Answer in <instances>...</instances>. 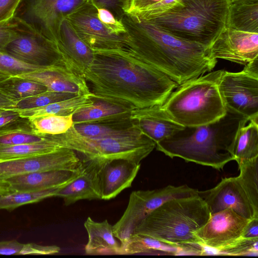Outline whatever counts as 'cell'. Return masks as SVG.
Segmentation results:
<instances>
[{"instance_id":"83f0119b","label":"cell","mask_w":258,"mask_h":258,"mask_svg":"<svg viewBox=\"0 0 258 258\" xmlns=\"http://www.w3.org/2000/svg\"><path fill=\"white\" fill-rule=\"evenodd\" d=\"M238 130L232 148L237 163L258 157V121L250 120Z\"/></svg>"},{"instance_id":"f6af8a7d","label":"cell","mask_w":258,"mask_h":258,"mask_svg":"<svg viewBox=\"0 0 258 258\" xmlns=\"http://www.w3.org/2000/svg\"><path fill=\"white\" fill-rule=\"evenodd\" d=\"M20 117L16 110L0 109V130L10 126Z\"/></svg>"},{"instance_id":"7bdbcfd3","label":"cell","mask_w":258,"mask_h":258,"mask_svg":"<svg viewBox=\"0 0 258 258\" xmlns=\"http://www.w3.org/2000/svg\"><path fill=\"white\" fill-rule=\"evenodd\" d=\"M97 17L102 23L112 33L126 36L125 28L121 21L118 20L108 10L104 8H97Z\"/></svg>"},{"instance_id":"5b68a950","label":"cell","mask_w":258,"mask_h":258,"mask_svg":"<svg viewBox=\"0 0 258 258\" xmlns=\"http://www.w3.org/2000/svg\"><path fill=\"white\" fill-rule=\"evenodd\" d=\"M229 6L230 0H183L181 5L144 20L177 38L209 48L227 28Z\"/></svg>"},{"instance_id":"52a82bcc","label":"cell","mask_w":258,"mask_h":258,"mask_svg":"<svg viewBox=\"0 0 258 258\" xmlns=\"http://www.w3.org/2000/svg\"><path fill=\"white\" fill-rule=\"evenodd\" d=\"M47 136L60 147L73 150L84 160L125 159L140 163L156 147V143L142 132L120 137L93 138L79 134L73 125L64 133Z\"/></svg>"},{"instance_id":"7dc6e473","label":"cell","mask_w":258,"mask_h":258,"mask_svg":"<svg viewBox=\"0 0 258 258\" xmlns=\"http://www.w3.org/2000/svg\"><path fill=\"white\" fill-rule=\"evenodd\" d=\"M242 238L248 239H258V218L249 220L243 231Z\"/></svg>"},{"instance_id":"bcb514c9","label":"cell","mask_w":258,"mask_h":258,"mask_svg":"<svg viewBox=\"0 0 258 258\" xmlns=\"http://www.w3.org/2000/svg\"><path fill=\"white\" fill-rule=\"evenodd\" d=\"M163 0H130L126 13L145 11Z\"/></svg>"},{"instance_id":"4fadbf2b","label":"cell","mask_w":258,"mask_h":258,"mask_svg":"<svg viewBox=\"0 0 258 258\" xmlns=\"http://www.w3.org/2000/svg\"><path fill=\"white\" fill-rule=\"evenodd\" d=\"M66 19L79 37L92 50H102L126 47L127 36L109 31L97 17V8L88 1L69 15Z\"/></svg>"},{"instance_id":"f1b7e54d","label":"cell","mask_w":258,"mask_h":258,"mask_svg":"<svg viewBox=\"0 0 258 258\" xmlns=\"http://www.w3.org/2000/svg\"><path fill=\"white\" fill-rule=\"evenodd\" d=\"M27 118L0 131V146H13L41 142L47 139L46 134L34 132Z\"/></svg>"},{"instance_id":"6da1fadb","label":"cell","mask_w":258,"mask_h":258,"mask_svg":"<svg viewBox=\"0 0 258 258\" xmlns=\"http://www.w3.org/2000/svg\"><path fill=\"white\" fill-rule=\"evenodd\" d=\"M93 51L83 74L93 101L132 109L162 105L178 85L126 47Z\"/></svg>"},{"instance_id":"ffe728a7","label":"cell","mask_w":258,"mask_h":258,"mask_svg":"<svg viewBox=\"0 0 258 258\" xmlns=\"http://www.w3.org/2000/svg\"><path fill=\"white\" fill-rule=\"evenodd\" d=\"M81 174L59 188L55 197L63 199L67 206L82 200H101L99 173L100 161L84 160Z\"/></svg>"},{"instance_id":"44dd1931","label":"cell","mask_w":258,"mask_h":258,"mask_svg":"<svg viewBox=\"0 0 258 258\" xmlns=\"http://www.w3.org/2000/svg\"><path fill=\"white\" fill-rule=\"evenodd\" d=\"M131 118L142 132L156 144L184 127L169 116L162 105L133 109Z\"/></svg>"},{"instance_id":"e0dca14e","label":"cell","mask_w":258,"mask_h":258,"mask_svg":"<svg viewBox=\"0 0 258 258\" xmlns=\"http://www.w3.org/2000/svg\"><path fill=\"white\" fill-rule=\"evenodd\" d=\"M81 169L53 170L20 174L0 179V196L33 192L63 187L77 178Z\"/></svg>"},{"instance_id":"60d3db41","label":"cell","mask_w":258,"mask_h":258,"mask_svg":"<svg viewBox=\"0 0 258 258\" xmlns=\"http://www.w3.org/2000/svg\"><path fill=\"white\" fill-rule=\"evenodd\" d=\"M97 8H104L109 11L119 21L126 13L130 0H89Z\"/></svg>"},{"instance_id":"2e32d148","label":"cell","mask_w":258,"mask_h":258,"mask_svg":"<svg viewBox=\"0 0 258 258\" xmlns=\"http://www.w3.org/2000/svg\"><path fill=\"white\" fill-rule=\"evenodd\" d=\"M211 56L241 64L258 58V33L226 28L209 47Z\"/></svg>"},{"instance_id":"9a60e30c","label":"cell","mask_w":258,"mask_h":258,"mask_svg":"<svg viewBox=\"0 0 258 258\" xmlns=\"http://www.w3.org/2000/svg\"><path fill=\"white\" fill-rule=\"evenodd\" d=\"M198 194L205 202L211 214L230 208L245 218H258V211L251 204L237 176L224 178L215 187L198 190Z\"/></svg>"},{"instance_id":"4dcf8cb0","label":"cell","mask_w":258,"mask_h":258,"mask_svg":"<svg viewBox=\"0 0 258 258\" xmlns=\"http://www.w3.org/2000/svg\"><path fill=\"white\" fill-rule=\"evenodd\" d=\"M47 90L43 85L27 79L14 76L0 82V92L17 101Z\"/></svg>"},{"instance_id":"277c9868","label":"cell","mask_w":258,"mask_h":258,"mask_svg":"<svg viewBox=\"0 0 258 258\" xmlns=\"http://www.w3.org/2000/svg\"><path fill=\"white\" fill-rule=\"evenodd\" d=\"M210 215L207 205L198 195L171 199L149 214L133 235L147 236L176 246L200 245L194 232L206 223Z\"/></svg>"},{"instance_id":"d4e9b609","label":"cell","mask_w":258,"mask_h":258,"mask_svg":"<svg viewBox=\"0 0 258 258\" xmlns=\"http://www.w3.org/2000/svg\"><path fill=\"white\" fill-rule=\"evenodd\" d=\"M202 250L201 247L197 245L176 246L147 236L135 234L121 247V254L153 253L162 255H201Z\"/></svg>"},{"instance_id":"836d02e7","label":"cell","mask_w":258,"mask_h":258,"mask_svg":"<svg viewBox=\"0 0 258 258\" xmlns=\"http://www.w3.org/2000/svg\"><path fill=\"white\" fill-rule=\"evenodd\" d=\"M28 119L34 132L48 135L64 133L74 125L73 114L38 116L29 118Z\"/></svg>"},{"instance_id":"f546056e","label":"cell","mask_w":258,"mask_h":258,"mask_svg":"<svg viewBox=\"0 0 258 258\" xmlns=\"http://www.w3.org/2000/svg\"><path fill=\"white\" fill-rule=\"evenodd\" d=\"M60 148L59 145L47 138L46 140L37 143L0 146V162L44 154Z\"/></svg>"},{"instance_id":"e575fe53","label":"cell","mask_w":258,"mask_h":258,"mask_svg":"<svg viewBox=\"0 0 258 258\" xmlns=\"http://www.w3.org/2000/svg\"><path fill=\"white\" fill-rule=\"evenodd\" d=\"M60 188L0 196V210L12 211L24 205L37 203L45 199L55 197L56 191Z\"/></svg>"},{"instance_id":"f35d334b","label":"cell","mask_w":258,"mask_h":258,"mask_svg":"<svg viewBox=\"0 0 258 258\" xmlns=\"http://www.w3.org/2000/svg\"><path fill=\"white\" fill-rule=\"evenodd\" d=\"M258 254V239L241 238L236 243L224 250L221 254L228 255H254Z\"/></svg>"},{"instance_id":"ee69618b","label":"cell","mask_w":258,"mask_h":258,"mask_svg":"<svg viewBox=\"0 0 258 258\" xmlns=\"http://www.w3.org/2000/svg\"><path fill=\"white\" fill-rule=\"evenodd\" d=\"M21 0H0V22L14 17Z\"/></svg>"},{"instance_id":"ac0fdd59","label":"cell","mask_w":258,"mask_h":258,"mask_svg":"<svg viewBox=\"0 0 258 258\" xmlns=\"http://www.w3.org/2000/svg\"><path fill=\"white\" fill-rule=\"evenodd\" d=\"M39 83L48 91L88 95L91 93L84 77L78 72L60 64L18 76Z\"/></svg>"},{"instance_id":"d590c367","label":"cell","mask_w":258,"mask_h":258,"mask_svg":"<svg viewBox=\"0 0 258 258\" xmlns=\"http://www.w3.org/2000/svg\"><path fill=\"white\" fill-rule=\"evenodd\" d=\"M56 245L22 243L16 240L0 241V255H51L59 252Z\"/></svg>"},{"instance_id":"7a4b0ae2","label":"cell","mask_w":258,"mask_h":258,"mask_svg":"<svg viewBox=\"0 0 258 258\" xmlns=\"http://www.w3.org/2000/svg\"><path fill=\"white\" fill-rule=\"evenodd\" d=\"M121 21L126 32L125 47L178 85L216 66L217 59L204 45L177 38L131 14L126 13Z\"/></svg>"},{"instance_id":"681fc988","label":"cell","mask_w":258,"mask_h":258,"mask_svg":"<svg viewBox=\"0 0 258 258\" xmlns=\"http://www.w3.org/2000/svg\"><path fill=\"white\" fill-rule=\"evenodd\" d=\"M9 75L0 71V82L10 77Z\"/></svg>"},{"instance_id":"9c48e42d","label":"cell","mask_w":258,"mask_h":258,"mask_svg":"<svg viewBox=\"0 0 258 258\" xmlns=\"http://www.w3.org/2000/svg\"><path fill=\"white\" fill-rule=\"evenodd\" d=\"M89 0H21L14 17L57 44L62 21Z\"/></svg>"},{"instance_id":"3957f363","label":"cell","mask_w":258,"mask_h":258,"mask_svg":"<svg viewBox=\"0 0 258 258\" xmlns=\"http://www.w3.org/2000/svg\"><path fill=\"white\" fill-rule=\"evenodd\" d=\"M226 114L211 123L184 127L156 144V149L173 158L222 169L234 160L232 148L236 134L249 121L248 117L226 108Z\"/></svg>"},{"instance_id":"cb8c5ba5","label":"cell","mask_w":258,"mask_h":258,"mask_svg":"<svg viewBox=\"0 0 258 258\" xmlns=\"http://www.w3.org/2000/svg\"><path fill=\"white\" fill-rule=\"evenodd\" d=\"M84 227L88 236L85 251L89 255L121 254V245L114 236L113 226L107 220L96 222L88 217Z\"/></svg>"},{"instance_id":"484cf974","label":"cell","mask_w":258,"mask_h":258,"mask_svg":"<svg viewBox=\"0 0 258 258\" xmlns=\"http://www.w3.org/2000/svg\"><path fill=\"white\" fill-rule=\"evenodd\" d=\"M227 27L258 33V2L230 0Z\"/></svg>"},{"instance_id":"c3c4849f","label":"cell","mask_w":258,"mask_h":258,"mask_svg":"<svg viewBox=\"0 0 258 258\" xmlns=\"http://www.w3.org/2000/svg\"><path fill=\"white\" fill-rule=\"evenodd\" d=\"M16 101L0 92V109H13Z\"/></svg>"},{"instance_id":"30bf717a","label":"cell","mask_w":258,"mask_h":258,"mask_svg":"<svg viewBox=\"0 0 258 258\" xmlns=\"http://www.w3.org/2000/svg\"><path fill=\"white\" fill-rule=\"evenodd\" d=\"M3 52L35 66L50 67L63 64L71 68L57 43L20 20L17 37L8 44Z\"/></svg>"},{"instance_id":"ba28073f","label":"cell","mask_w":258,"mask_h":258,"mask_svg":"<svg viewBox=\"0 0 258 258\" xmlns=\"http://www.w3.org/2000/svg\"><path fill=\"white\" fill-rule=\"evenodd\" d=\"M198 190L184 184L132 192L125 211L113 226L114 235L119 240L121 249L133 235L137 226L152 211L168 200L198 195Z\"/></svg>"},{"instance_id":"f907efd6","label":"cell","mask_w":258,"mask_h":258,"mask_svg":"<svg viewBox=\"0 0 258 258\" xmlns=\"http://www.w3.org/2000/svg\"><path fill=\"white\" fill-rule=\"evenodd\" d=\"M236 1H258V0H236Z\"/></svg>"},{"instance_id":"8992f818","label":"cell","mask_w":258,"mask_h":258,"mask_svg":"<svg viewBox=\"0 0 258 258\" xmlns=\"http://www.w3.org/2000/svg\"><path fill=\"white\" fill-rule=\"evenodd\" d=\"M222 72H210L178 85L163 108L172 119L184 127L200 126L219 119L227 111L218 88Z\"/></svg>"},{"instance_id":"7402d4cb","label":"cell","mask_w":258,"mask_h":258,"mask_svg":"<svg viewBox=\"0 0 258 258\" xmlns=\"http://www.w3.org/2000/svg\"><path fill=\"white\" fill-rule=\"evenodd\" d=\"M57 45L70 67L83 76L94 53L78 35L66 19L60 24Z\"/></svg>"},{"instance_id":"74e56055","label":"cell","mask_w":258,"mask_h":258,"mask_svg":"<svg viewBox=\"0 0 258 258\" xmlns=\"http://www.w3.org/2000/svg\"><path fill=\"white\" fill-rule=\"evenodd\" d=\"M48 67L27 63L6 52H0V71L11 77L18 76Z\"/></svg>"},{"instance_id":"603a6c76","label":"cell","mask_w":258,"mask_h":258,"mask_svg":"<svg viewBox=\"0 0 258 258\" xmlns=\"http://www.w3.org/2000/svg\"><path fill=\"white\" fill-rule=\"evenodd\" d=\"M133 109L103 101L84 107L73 114L74 124L99 123L120 125L133 122L131 118Z\"/></svg>"},{"instance_id":"b9f144b4","label":"cell","mask_w":258,"mask_h":258,"mask_svg":"<svg viewBox=\"0 0 258 258\" xmlns=\"http://www.w3.org/2000/svg\"><path fill=\"white\" fill-rule=\"evenodd\" d=\"M183 0H163L162 2L143 11L131 13L137 17L147 20L162 14L167 11L182 5Z\"/></svg>"},{"instance_id":"d6986e66","label":"cell","mask_w":258,"mask_h":258,"mask_svg":"<svg viewBox=\"0 0 258 258\" xmlns=\"http://www.w3.org/2000/svg\"><path fill=\"white\" fill-rule=\"evenodd\" d=\"M100 162L99 183L101 200H104L113 199L131 187L141 167L140 163L125 159Z\"/></svg>"},{"instance_id":"8d00e7d4","label":"cell","mask_w":258,"mask_h":258,"mask_svg":"<svg viewBox=\"0 0 258 258\" xmlns=\"http://www.w3.org/2000/svg\"><path fill=\"white\" fill-rule=\"evenodd\" d=\"M75 96L76 95L71 93L47 90L44 92L16 101L15 105L12 109L19 110L38 108L68 99Z\"/></svg>"},{"instance_id":"ab89813d","label":"cell","mask_w":258,"mask_h":258,"mask_svg":"<svg viewBox=\"0 0 258 258\" xmlns=\"http://www.w3.org/2000/svg\"><path fill=\"white\" fill-rule=\"evenodd\" d=\"M19 20L13 17L0 22V52H3L8 45L18 35Z\"/></svg>"},{"instance_id":"d6a6232c","label":"cell","mask_w":258,"mask_h":258,"mask_svg":"<svg viewBox=\"0 0 258 258\" xmlns=\"http://www.w3.org/2000/svg\"><path fill=\"white\" fill-rule=\"evenodd\" d=\"M240 171L237 176L249 201L258 211V157L237 163Z\"/></svg>"},{"instance_id":"4316f807","label":"cell","mask_w":258,"mask_h":258,"mask_svg":"<svg viewBox=\"0 0 258 258\" xmlns=\"http://www.w3.org/2000/svg\"><path fill=\"white\" fill-rule=\"evenodd\" d=\"M94 101L88 95H76L71 98L33 109L17 110L21 117L73 114L80 109L92 105Z\"/></svg>"},{"instance_id":"5bb4252c","label":"cell","mask_w":258,"mask_h":258,"mask_svg":"<svg viewBox=\"0 0 258 258\" xmlns=\"http://www.w3.org/2000/svg\"><path fill=\"white\" fill-rule=\"evenodd\" d=\"M83 161L73 150L60 147L44 154L0 162V179L17 174L53 170L75 171Z\"/></svg>"},{"instance_id":"7c38bea8","label":"cell","mask_w":258,"mask_h":258,"mask_svg":"<svg viewBox=\"0 0 258 258\" xmlns=\"http://www.w3.org/2000/svg\"><path fill=\"white\" fill-rule=\"evenodd\" d=\"M250 219L228 208L211 214L208 221L194 232L200 245L221 254L242 238Z\"/></svg>"},{"instance_id":"8fae6325","label":"cell","mask_w":258,"mask_h":258,"mask_svg":"<svg viewBox=\"0 0 258 258\" xmlns=\"http://www.w3.org/2000/svg\"><path fill=\"white\" fill-rule=\"evenodd\" d=\"M218 88L226 108L258 121V75L222 70Z\"/></svg>"},{"instance_id":"1f68e13d","label":"cell","mask_w":258,"mask_h":258,"mask_svg":"<svg viewBox=\"0 0 258 258\" xmlns=\"http://www.w3.org/2000/svg\"><path fill=\"white\" fill-rule=\"evenodd\" d=\"M73 126L79 134L93 138L120 137L142 132L133 122L120 125L81 123Z\"/></svg>"}]
</instances>
